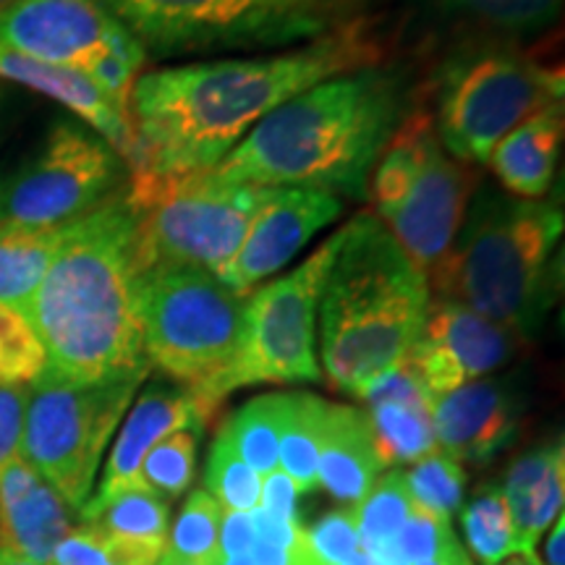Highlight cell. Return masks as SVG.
<instances>
[{
  "label": "cell",
  "instance_id": "cell-1",
  "mask_svg": "<svg viewBox=\"0 0 565 565\" xmlns=\"http://www.w3.org/2000/svg\"><path fill=\"white\" fill-rule=\"evenodd\" d=\"M380 61L383 47L362 17L280 53L147 71L134 84L129 105L141 154L134 173L171 179L207 173L280 105L315 84Z\"/></svg>",
  "mask_w": 565,
  "mask_h": 565
},
{
  "label": "cell",
  "instance_id": "cell-2",
  "mask_svg": "<svg viewBox=\"0 0 565 565\" xmlns=\"http://www.w3.org/2000/svg\"><path fill=\"white\" fill-rule=\"evenodd\" d=\"M137 275L134 215L124 192L66 225L26 309L47 374L74 385L147 377Z\"/></svg>",
  "mask_w": 565,
  "mask_h": 565
},
{
  "label": "cell",
  "instance_id": "cell-3",
  "mask_svg": "<svg viewBox=\"0 0 565 565\" xmlns=\"http://www.w3.org/2000/svg\"><path fill=\"white\" fill-rule=\"evenodd\" d=\"M406 105L404 76L383 66L333 76L273 110L210 173L265 189L366 200L374 166Z\"/></svg>",
  "mask_w": 565,
  "mask_h": 565
},
{
  "label": "cell",
  "instance_id": "cell-4",
  "mask_svg": "<svg viewBox=\"0 0 565 565\" xmlns=\"http://www.w3.org/2000/svg\"><path fill=\"white\" fill-rule=\"evenodd\" d=\"M429 301L427 275L372 212H359L341 228L317 307L320 370L330 387L362 401L366 387L404 362Z\"/></svg>",
  "mask_w": 565,
  "mask_h": 565
},
{
  "label": "cell",
  "instance_id": "cell-5",
  "mask_svg": "<svg viewBox=\"0 0 565 565\" xmlns=\"http://www.w3.org/2000/svg\"><path fill=\"white\" fill-rule=\"evenodd\" d=\"M561 238V204L484 189L469 202L454 244L427 278L429 291L529 341L553 307Z\"/></svg>",
  "mask_w": 565,
  "mask_h": 565
},
{
  "label": "cell",
  "instance_id": "cell-6",
  "mask_svg": "<svg viewBox=\"0 0 565 565\" xmlns=\"http://www.w3.org/2000/svg\"><path fill=\"white\" fill-rule=\"evenodd\" d=\"M147 55L286 51L362 19L370 0H100Z\"/></svg>",
  "mask_w": 565,
  "mask_h": 565
},
{
  "label": "cell",
  "instance_id": "cell-7",
  "mask_svg": "<svg viewBox=\"0 0 565 565\" xmlns=\"http://www.w3.org/2000/svg\"><path fill=\"white\" fill-rule=\"evenodd\" d=\"M244 303L246 296L200 267L154 265L137 275L147 362L192 393L210 416L242 343Z\"/></svg>",
  "mask_w": 565,
  "mask_h": 565
},
{
  "label": "cell",
  "instance_id": "cell-8",
  "mask_svg": "<svg viewBox=\"0 0 565 565\" xmlns=\"http://www.w3.org/2000/svg\"><path fill=\"white\" fill-rule=\"evenodd\" d=\"M273 189L217 175L131 173L124 196L134 215L137 270L154 265L200 267L221 278L242 249Z\"/></svg>",
  "mask_w": 565,
  "mask_h": 565
},
{
  "label": "cell",
  "instance_id": "cell-9",
  "mask_svg": "<svg viewBox=\"0 0 565 565\" xmlns=\"http://www.w3.org/2000/svg\"><path fill=\"white\" fill-rule=\"evenodd\" d=\"M471 189L469 166L445 152L435 118L414 110L380 154L366 196L374 217L429 278L461 228Z\"/></svg>",
  "mask_w": 565,
  "mask_h": 565
},
{
  "label": "cell",
  "instance_id": "cell-10",
  "mask_svg": "<svg viewBox=\"0 0 565 565\" xmlns=\"http://www.w3.org/2000/svg\"><path fill=\"white\" fill-rule=\"evenodd\" d=\"M563 71L505 45L471 47L445 63L435 129L463 166L487 162L498 141L526 118L563 105Z\"/></svg>",
  "mask_w": 565,
  "mask_h": 565
},
{
  "label": "cell",
  "instance_id": "cell-11",
  "mask_svg": "<svg viewBox=\"0 0 565 565\" xmlns=\"http://www.w3.org/2000/svg\"><path fill=\"white\" fill-rule=\"evenodd\" d=\"M145 380L74 385L42 372L30 385L21 456L74 511L89 503L105 448Z\"/></svg>",
  "mask_w": 565,
  "mask_h": 565
},
{
  "label": "cell",
  "instance_id": "cell-12",
  "mask_svg": "<svg viewBox=\"0 0 565 565\" xmlns=\"http://www.w3.org/2000/svg\"><path fill=\"white\" fill-rule=\"evenodd\" d=\"M129 168L79 124H55L42 145L0 173V228H63L118 196Z\"/></svg>",
  "mask_w": 565,
  "mask_h": 565
},
{
  "label": "cell",
  "instance_id": "cell-13",
  "mask_svg": "<svg viewBox=\"0 0 565 565\" xmlns=\"http://www.w3.org/2000/svg\"><path fill=\"white\" fill-rule=\"evenodd\" d=\"M341 231L309 254L299 267L246 296L244 330L236 359L225 372L217 398L249 385L320 383L317 307L333 265Z\"/></svg>",
  "mask_w": 565,
  "mask_h": 565
},
{
  "label": "cell",
  "instance_id": "cell-14",
  "mask_svg": "<svg viewBox=\"0 0 565 565\" xmlns=\"http://www.w3.org/2000/svg\"><path fill=\"white\" fill-rule=\"evenodd\" d=\"M0 47L76 71L105 53L147 61L145 47L100 0H11L0 9Z\"/></svg>",
  "mask_w": 565,
  "mask_h": 565
},
{
  "label": "cell",
  "instance_id": "cell-15",
  "mask_svg": "<svg viewBox=\"0 0 565 565\" xmlns=\"http://www.w3.org/2000/svg\"><path fill=\"white\" fill-rule=\"evenodd\" d=\"M524 343L526 338L466 303L433 296L404 362L433 404L440 395L505 366Z\"/></svg>",
  "mask_w": 565,
  "mask_h": 565
},
{
  "label": "cell",
  "instance_id": "cell-16",
  "mask_svg": "<svg viewBox=\"0 0 565 565\" xmlns=\"http://www.w3.org/2000/svg\"><path fill=\"white\" fill-rule=\"evenodd\" d=\"M343 215L338 196L312 189H273L246 231L242 249L221 275L233 294L249 296L257 282L282 270L322 228Z\"/></svg>",
  "mask_w": 565,
  "mask_h": 565
},
{
  "label": "cell",
  "instance_id": "cell-17",
  "mask_svg": "<svg viewBox=\"0 0 565 565\" xmlns=\"http://www.w3.org/2000/svg\"><path fill=\"white\" fill-rule=\"evenodd\" d=\"M207 422L210 414L189 391L158 383L147 385L137 404L129 406V412H126L108 461H105L100 484L92 492L89 503L82 508L79 519H89L110 498L131 490V487H147L141 482V463H145V456L150 454L154 445L166 435L175 433V429H192V433L202 435Z\"/></svg>",
  "mask_w": 565,
  "mask_h": 565
},
{
  "label": "cell",
  "instance_id": "cell-18",
  "mask_svg": "<svg viewBox=\"0 0 565 565\" xmlns=\"http://www.w3.org/2000/svg\"><path fill=\"white\" fill-rule=\"evenodd\" d=\"M435 443L458 463H487L513 443L519 408L498 380H475L429 404Z\"/></svg>",
  "mask_w": 565,
  "mask_h": 565
},
{
  "label": "cell",
  "instance_id": "cell-19",
  "mask_svg": "<svg viewBox=\"0 0 565 565\" xmlns=\"http://www.w3.org/2000/svg\"><path fill=\"white\" fill-rule=\"evenodd\" d=\"M76 515L79 511H74L24 456L13 458L0 471V547L51 565L55 547L76 526Z\"/></svg>",
  "mask_w": 565,
  "mask_h": 565
},
{
  "label": "cell",
  "instance_id": "cell-20",
  "mask_svg": "<svg viewBox=\"0 0 565 565\" xmlns=\"http://www.w3.org/2000/svg\"><path fill=\"white\" fill-rule=\"evenodd\" d=\"M0 79L30 87L40 95L51 97L61 103L63 108L79 116L92 131L103 141H108L118 158L126 162L129 173L139 171L141 154L137 137H134V126L121 110L113 105L108 97L97 89V84L84 76L76 68L51 66V63H40L24 55H17L0 47Z\"/></svg>",
  "mask_w": 565,
  "mask_h": 565
},
{
  "label": "cell",
  "instance_id": "cell-21",
  "mask_svg": "<svg viewBox=\"0 0 565 565\" xmlns=\"http://www.w3.org/2000/svg\"><path fill=\"white\" fill-rule=\"evenodd\" d=\"M503 492L513 529V550L534 555L545 529L563 513L565 500V450L563 440L529 450L508 471Z\"/></svg>",
  "mask_w": 565,
  "mask_h": 565
},
{
  "label": "cell",
  "instance_id": "cell-22",
  "mask_svg": "<svg viewBox=\"0 0 565 565\" xmlns=\"http://www.w3.org/2000/svg\"><path fill=\"white\" fill-rule=\"evenodd\" d=\"M383 475L364 408L328 404L317 458V482L338 503L356 505Z\"/></svg>",
  "mask_w": 565,
  "mask_h": 565
},
{
  "label": "cell",
  "instance_id": "cell-23",
  "mask_svg": "<svg viewBox=\"0 0 565 565\" xmlns=\"http://www.w3.org/2000/svg\"><path fill=\"white\" fill-rule=\"evenodd\" d=\"M563 105L526 118L490 152L492 173L515 200H545L553 189L563 147Z\"/></svg>",
  "mask_w": 565,
  "mask_h": 565
},
{
  "label": "cell",
  "instance_id": "cell-24",
  "mask_svg": "<svg viewBox=\"0 0 565 565\" xmlns=\"http://www.w3.org/2000/svg\"><path fill=\"white\" fill-rule=\"evenodd\" d=\"M63 228H0V303L26 315L45 278L55 252L61 249Z\"/></svg>",
  "mask_w": 565,
  "mask_h": 565
},
{
  "label": "cell",
  "instance_id": "cell-25",
  "mask_svg": "<svg viewBox=\"0 0 565 565\" xmlns=\"http://www.w3.org/2000/svg\"><path fill=\"white\" fill-rule=\"evenodd\" d=\"M366 406H370L366 419H370L374 450L383 469L416 463L437 450L433 416L427 406L398 404V401H377Z\"/></svg>",
  "mask_w": 565,
  "mask_h": 565
},
{
  "label": "cell",
  "instance_id": "cell-26",
  "mask_svg": "<svg viewBox=\"0 0 565 565\" xmlns=\"http://www.w3.org/2000/svg\"><path fill=\"white\" fill-rule=\"evenodd\" d=\"M82 524H95L108 534L162 553L168 545V532H171V505H168V498L150 487H131L110 498Z\"/></svg>",
  "mask_w": 565,
  "mask_h": 565
},
{
  "label": "cell",
  "instance_id": "cell-27",
  "mask_svg": "<svg viewBox=\"0 0 565 565\" xmlns=\"http://www.w3.org/2000/svg\"><path fill=\"white\" fill-rule=\"evenodd\" d=\"M324 408H328V401H322L320 395L288 393L278 463L291 477L299 494L320 487L317 482V458H320Z\"/></svg>",
  "mask_w": 565,
  "mask_h": 565
},
{
  "label": "cell",
  "instance_id": "cell-28",
  "mask_svg": "<svg viewBox=\"0 0 565 565\" xmlns=\"http://www.w3.org/2000/svg\"><path fill=\"white\" fill-rule=\"evenodd\" d=\"M288 393H267L252 398L249 404L238 408L231 416L223 433L236 448V454L257 471L259 477H267L278 469L280 454V433L286 422Z\"/></svg>",
  "mask_w": 565,
  "mask_h": 565
},
{
  "label": "cell",
  "instance_id": "cell-29",
  "mask_svg": "<svg viewBox=\"0 0 565 565\" xmlns=\"http://www.w3.org/2000/svg\"><path fill=\"white\" fill-rule=\"evenodd\" d=\"M351 515L359 545L366 553L377 555L412 515V492H408L404 471L380 475L370 492L356 505H351Z\"/></svg>",
  "mask_w": 565,
  "mask_h": 565
},
{
  "label": "cell",
  "instance_id": "cell-30",
  "mask_svg": "<svg viewBox=\"0 0 565 565\" xmlns=\"http://www.w3.org/2000/svg\"><path fill=\"white\" fill-rule=\"evenodd\" d=\"M223 508L207 490H194L168 532L166 553L186 561L221 563Z\"/></svg>",
  "mask_w": 565,
  "mask_h": 565
},
{
  "label": "cell",
  "instance_id": "cell-31",
  "mask_svg": "<svg viewBox=\"0 0 565 565\" xmlns=\"http://www.w3.org/2000/svg\"><path fill=\"white\" fill-rule=\"evenodd\" d=\"M160 555L95 524H79L63 536L51 565H158Z\"/></svg>",
  "mask_w": 565,
  "mask_h": 565
},
{
  "label": "cell",
  "instance_id": "cell-32",
  "mask_svg": "<svg viewBox=\"0 0 565 565\" xmlns=\"http://www.w3.org/2000/svg\"><path fill=\"white\" fill-rule=\"evenodd\" d=\"M207 492L221 503L223 511L252 513L254 508H259L263 477L236 454L223 429L207 458Z\"/></svg>",
  "mask_w": 565,
  "mask_h": 565
},
{
  "label": "cell",
  "instance_id": "cell-33",
  "mask_svg": "<svg viewBox=\"0 0 565 565\" xmlns=\"http://www.w3.org/2000/svg\"><path fill=\"white\" fill-rule=\"evenodd\" d=\"M412 503L424 511L443 515L450 521L458 508H461L466 490V471L454 458L443 456L440 450L424 456L422 461L412 466V471H404Z\"/></svg>",
  "mask_w": 565,
  "mask_h": 565
},
{
  "label": "cell",
  "instance_id": "cell-34",
  "mask_svg": "<svg viewBox=\"0 0 565 565\" xmlns=\"http://www.w3.org/2000/svg\"><path fill=\"white\" fill-rule=\"evenodd\" d=\"M45 366V349L26 315L0 303V385L30 387Z\"/></svg>",
  "mask_w": 565,
  "mask_h": 565
},
{
  "label": "cell",
  "instance_id": "cell-35",
  "mask_svg": "<svg viewBox=\"0 0 565 565\" xmlns=\"http://www.w3.org/2000/svg\"><path fill=\"white\" fill-rule=\"evenodd\" d=\"M196 433L175 429L154 445L141 463V482L162 498H179L196 477Z\"/></svg>",
  "mask_w": 565,
  "mask_h": 565
},
{
  "label": "cell",
  "instance_id": "cell-36",
  "mask_svg": "<svg viewBox=\"0 0 565 565\" xmlns=\"http://www.w3.org/2000/svg\"><path fill=\"white\" fill-rule=\"evenodd\" d=\"M463 529L479 563L500 565L505 557H511V553H515L511 515H508L503 492L498 487L479 494L475 503L466 508Z\"/></svg>",
  "mask_w": 565,
  "mask_h": 565
},
{
  "label": "cell",
  "instance_id": "cell-37",
  "mask_svg": "<svg viewBox=\"0 0 565 565\" xmlns=\"http://www.w3.org/2000/svg\"><path fill=\"white\" fill-rule=\"evenodd\" d=\"M448 11L461 13L503 32H534L561 17L563 0H440Z\"/></svg>",
  "mask_w": 565,
  "mask_h": 565
},
{
  "label": "cell",
  "instance_id": "cell-38",
  "mask_svg": "<svg viewBox=\"0 0 565 565\" xmlns=\"http://www.w3.org/2000/svg\"><path fill=\"white\" fill-rule=\"evenodd\" d=\"M454 542L456 534L448 519L412 503V515H408L404 529L380 550L377 557L383 565H416L443 553Z\"/></svg>",
  "mask_w": 565,
  "mask_h": 565
},
{
  "label": "cell",
  "instance_id": "cell-39",
  "mask_svg": "<svg viewBox=\"0 0 565 565\" xmlns=\"http://www.w3.org/2000/svg\"><path fill=\"white\" fill-rule=\"evenodd\" d=\"M141 66H145V61L129 58V55L121 53H105L97 61H92L89 66H84L82 74L89 76L97 84V89L131 121V92L139 79Z\"/></svg>",
  "mask_w": 565,
  "mask_h": 565
},
{
  "label": "cell",
  "instance_id": "cell-40",
  "mask_svg": "<svg viewBox=\"0 0 565 565\" xmlns=\"http://www.w3.org/2000/svg\"><path fill=\"white\" fill-rule=\"evenodd\" d=\"M30 387L0 385V471L21 456Z\"/></svg>",
  "mask_w": 565,
  "mask_h": 565
},
{
  "label": "cell",
  "instance_id": "cell-41",
  "mask_svg": "<svg viewBox=\"0 0 565 565\" xmlns=\"http://www.w3.org/2000/svg\"><path fill=\"white\" fill-rule=\"evenodd\" d=\"M296 498H299V490H296L291 477H288L280 466L267 477H263L259 508H263L265 513H270L273 519L296 524Z\"/></svg>",
  "mask_w": 565,
  "mask_h": 565
},
{
  "label": "cell",
  "instance_id": "cell-42",
  "mask_svg": "<svg viewBox=\"0 0 565 565\" xmlns=\"http://www.w3.org/2000/svg\"><path fill=\"white\" fill-rule=\"evenodd\" d=\"M252 547H254V521H252V513L223 511L221 561H225V557L249 555Z\"/></svg>",
  "mask_w": 565,
  "mask_h": 565
},
{
  "label": "cell",
  "instance_id": "cell-43",
  "mask_svg": "<svg viewBox=\"0 0 565 565\" xmlns=\"http://www.w3.org/2000/svg\"><path fill=\"white\" fill-rule=\"evenodd\" d=\"M547 565H565V515L555 521L553 534L547 540Z\"/></svg>",
  "mask_w": 565,
  "mask_h": 565
},
{
  "label": "cell",
  "instance_id": "cell-44",
  "mask_svg": "<svg viewBox=\"0 0 565 565\" xmlns=\"http://www.w3.org/2000/svg\"><path fill=\"white\" fill-rule=\"evenodd\" d=\"M416 565H471V557L458 542H454V545L445 547L443 553H437L435 557H429V561H422Z\"/></svg>",
  "mask_w": 565,
  "mask_h": 565
},
{
  "label": "cell",
  "instance_id": "cell-45",
  "mask_svg": "<svg viewBox=\"0 0 565 565\" xmlns=\"http://www.w3.org/2000/svg\"><path fill=\"white\" fill-rule=\"evenodd\" d=\"M0 565H42V563H34V561H30V557L19 555L17 550L0 547Z\"/></svg>",
  "mask_w": 565,
  "mask_h": 565
},
{
  "label": "cell",
  "instance_id": "cell-46",
  "mask_svg": "<svg viewBox=\"0 0 565 565\" xmlns=\"http://www.w3.org/2000/svg\"><path fill=\"white\" fill-rule=\"evenodd\" d=\"M158 565H221V563H200V561H186V557H179V555H173V553H166V550H162V555H160Z\"/></svg>",
  "mask_w": 565,
  "mask_h": 565
},
{
  "label": "cell",
  "instance_id": "cell-47",
  "mask_svg": "<svg viewBox=\"0 0 565 565\" xmlns=\"http://www.w3.org/2000/svg\"><path fill=\"white\" fill-rule=\"evenodd\" d=\"M343 565H383V563H380L377 555L366 553V550H359V553H353Z\"/></svg>",
  "mask_w": 565,
  "mask_h": 565
},
{
  "label": "cell",
  "instance_id": "cell-48",
  "mask_svg": "<svg viewBox=\"0 0 565 565\" xmlns=\"http://www.w3.org/2000/svg\"><path fill=\"white\" fill-rule=\"evenodd\" d=\"M500 565H542L536 561V555H513V557H505Z\"/></svg>",
  "mask_w": 565,
  "mask_h": 565
},
{
  "label": "cell",
  "instance_id": "cell-49",
  "mask_svg": "<svg viewBox=\"0 0 565 565\" xmlns=\"http://www.w3.org/2000/svg\"><path fill=\"white\" fill-rule=\"evenodd\" d=\"M221 565H254V557H252V553L238 555V557H225V561H221Z\"/></svg>",
  "mask_w": 565,
  "mask_h": 565
},
{
  "label": "cell",
  "instance_id": "cell-50",
  "mask_svg": "<svg viewBox=\"0 0 565 565\" xmlns=\"http://www.w3.org/2000/svg\"><path fill=\"white\" fill-rule=\"evenodd\" d=\"M11 3V0H0V9H3V6H9Z\"/></svg>",
  "mask_w": 565,
  "mask_h": 565
}]
</instances>
